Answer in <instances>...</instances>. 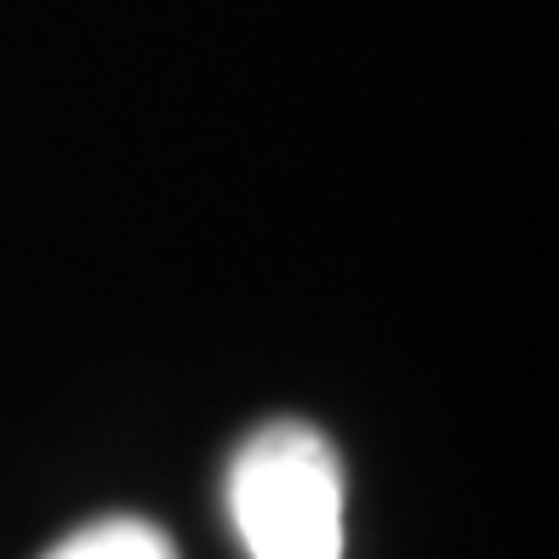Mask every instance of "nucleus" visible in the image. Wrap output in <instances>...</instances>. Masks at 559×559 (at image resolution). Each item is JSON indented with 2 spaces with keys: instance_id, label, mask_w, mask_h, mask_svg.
Listing matches in <instances>:
<instances>
[{
  "instance_id": "obj_1",
  "label": "nucleus",
  "mask_w": 559,
  "mask_h": 559,
  "mask_svg": "<svg viewBox=\"0 0 559 559\" xmlns=\"http://www.w3.org/2000/svg\"><path fill=\"white\" fill-rule=\"evenodd\" d=\"M223 502L246 559H343V463L309 423L251 428Z\"/></svg>"
},
{
  "instance_id": "obj_2",
  "label": "nucleus",
  "mask_w": 559,
  "mask_h": 559,
  "mask_svg": "<svg viewBox=\"0 0 559 559\" xmlns=\"http://www.w3.org/2000/svg\"><path fill=\"white\" fill-rule=\"evenodd\" d=\"M40 559H177V548L160 525L115 514V520H92L81 531H69V537L52 543Z\"/></svg>"
}]
</instances>
